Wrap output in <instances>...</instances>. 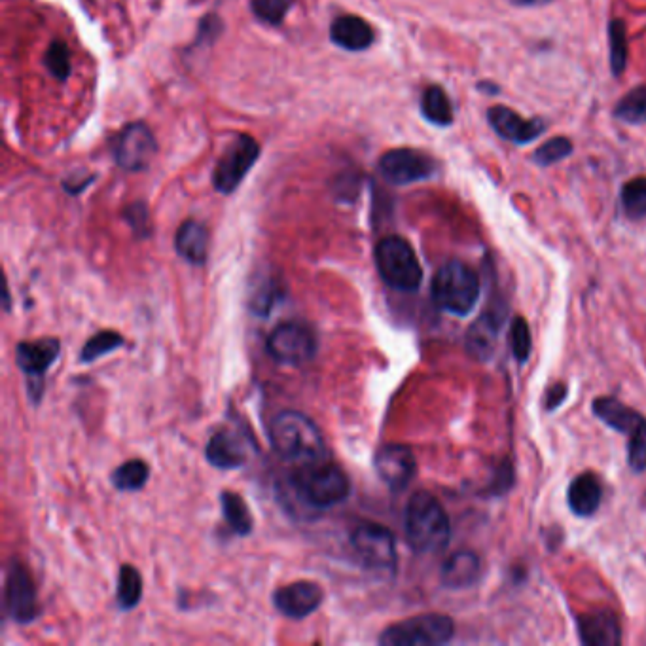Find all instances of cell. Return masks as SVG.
<instances>
[{
  "label": "cell",
  "mask_w": 646,
  "mask_h": 646,
  "mask_svg": "<svg viewBox=\"0 0 646 646\" xmlns=\"http://www.w3.org/2000/svg\"><path fill=\"white\" fill-rule=\"evenodd\" d=\"M330 38L343 50L362 52L374 44L376 35L370 23L359 16H341L332 23Z\"/></svg>",
  "instance_id": "19"
},
{
  "label": "cell",
  "mask_w": 646,
  "mask_h": 646,
  "mask_svg": "<svg viewBox=\"0 0 646 646\" xmlns=\"http://www.w3.org/2000/svg\"><path fill=\"white\" fill-rule=\"evenodd\" d=\"M116 597H118V605L124 611H131V609H135L141 603V597H143V576L139 573V569H135L133 565L120 567Z\"/></svg>",
  "instance_id": "27"
},
{
  "label": "cell",
  "mask_w": 646,
  "mask_h": 646,
  "mask_svg": "<svg viewBox=\"0 0 646 646\" xmlns=\"http://www.w3.org/2000/svg\"><path fill=\"white\" fill-rule=\"evenodd\" d=\"M622 205L629 218L646 216V179H633L622 188Z\"/></svg>",
  "instance_id": "33"
},
{
  "label": "cell",
  "mask_w": 646,
  "mask_h": 646,
  "mask_svg": "<svg viewBox=\"0 0 646 646\" xmlns=\"http://www.w3.org/2000/svg\"><path fill=\"white\" fill-rule=\"evenodd\" d=\"M580 641L588 646H616L622 643V629L611 611L588 612L578 618Z\"/></svg>",
  "instance_id": "17"
},
{
  "label": "cell",
  "mask_w": 646,
  "mask_h": 646,
  "mask_svg": "<svg viewBox=\"0 0 646 646\" xmlns=\"http://www.w3.org/2000/svg\"><path fill=\"white\" fill-rule=\"evenodd\" d=\"M482 561L476 552L461 550L449 557L442 567V584L449 590H465L478 582Z\"/></svg>",
  "instance_id": "20"
},
{
  "label": "cell",
  "mask_w": 646,
  "mask_h": 646,
  "mask_svg": "<svg viewBox=\"0 0 646 646\" xmlns=\"http://www.w3.org/2000/svg\"><path fill=\"white\" fill-rule=\"evenodd\" d=\"M158 146L152 131L144 124H127L114 141V160L118 167L126 171H143L146 169Z\"/></svg>",
  "instance_id": "11"
},
{
  "label": "cell",
  "mask_w": 646,
  "mask_h": 646,
  "mask_svg": "<svg viewBox=\"0 0 646 646\" xmlns=\"http://www.w3.org/2000/svg\"><path fill=\"white\" fill-rule=\"evenodd\" d=\"M258 158H260V144L256 143L251 135L237 137L226 150V154L222 156V160L216 163L215 175H213L216 190L224 196L234 194Z\"/></svg>",
  "instance_id": "9"
},
{
  "label": "cell",
  "mask_w": 646,
  "mask_h": 646,
  "mask_svg": "<svg viewBox=\"0 0 646 646\" xmlns=\"http://www.w3.org/2000/svg\"><path fill=\"white\" fill-rule=\"evenodd\" d=\"M150 468L143 459H131L112 472V484L120 491H139L148 482Z\"/></svg>",
  "instance_id": "28"
},
{
  "label": "cell",
  "mask_w": 646,
  "mask_h": 646,
  "mask_svg": "<svg viewBox=\"0 0 646 646\" xmlns=\"http://www.w3.org/2000/svg\"><path fill=\"white\" fill-rule=\"evenodd\" d=\"M44 63L57 80H67L71 76V52H69L67 44L61 40H54L50 44L46 57H44Z\"/></svg>",
  "instance_id": "34"
},
{
  "label": "cell",
  "mask_w": 646,
  "mask_h": 646,
  "mask_svg": "<svg viewBox=\"0 0 646 646\" xmlns=\"http://www.w3.org/2000/svg\"><path fill=\"white\" fill-rule=\"evenodd\" d=\"M292 2L294 0H252L251 10L258 21L277 27L287 18Z\"/></svg>",
  "instance_id": "32"
},
{
  "label": "cell",
  "mask_w": 646,
  "mask_h": 646,
  "mask_svg": "<svg viewBox=\"0 0 646 646\" xmlns=\"http://www.w3.org/2000/svg\"><path fill=\"white\" fill-rule=\"evenodd\" d=\"M124 345V338L122 334L114 332V330H103V332H97L93 338L86 341V345L82 347V353H80V360L82 362H93V360L101 359L105 357L108 353L120 349Z\"/></svg>",
  "instance_id": "29"
},
{
  "label": "cell",
  "mask_w": 646,
  "mask_h": 646,
  "mask_svg": "<svg viewBox=\"0 0 646 646\" xmlns=\"http://www.w3.org/2000/svg\"><path fill=\"white\" fill-rule=\"evenodd\" d=\"M205 455L213 467L222 468V470L243 467V463L247 459L243 442L230 432L215 434L207 444Z\"/></svg>",
  "instance_id": "24"
},
{
  "label": "cell",
  "mask_w": 646,
  "mask_h": 646,
  "mask_svg": "<svg viewBox=\"0 0 646 646\" xmlns=\"http://www.w3.org/2000/svg\"><path fill=\"white\" fill-rule=\"evenodd\" d=\"M571 152H573V143L567 137H556V139H550V141H546V143L537 148L535 162L542 165V167H548V165H554V163L565 160Z\"/></svg>",
  "instance_id": "35"
},
{
  "label": "cell",
  "mask_w": 646,
  "mask_h": 646,
  "mask_svg": "<svg viewBox=\"0 0 646 646\" xmlns=\"http://www.w3.org/2000/svg\"><path fill=\"white\" fill-rule=\"evenodd\" d=\"M271 444L281 459L296 465L319 463L326 457V444L319 427L300 412H281L271 421Z\"/></svg>",
  "instance_id": "1"
},
{
  "label": "cell",
  "mask_w": 646,
  "mask_h": 646,
  "mask_svg": "<svg viewBox=\"0 0 646 646\" xmlns=\"http://www.w3.org/2000/svg\"><path fill=\"white\" fill-rule=\"evenodd\" d=\"M503 317L495 311H485L484 315L470 326L467 336L468 353L476 360L491 357Z\"/></svg>",
  "instance_id": "22"
},
{
  "label": "cell",
  "mask_w": 646,
  "mask_h": 646,
  "mask_svg": "<svg viewBox=\"0 0 646 646\" xmlns=\"http://www.w3.org/2000/svg\"><path fill=\"white\" fill-rule=\"evenodd\" d=\"M423 116L434 126H449L453 122V108L448 93L440 86L427 88L421 97Z\"/></svg>",
  "instance_id": "26"
},
{
  "label": "cell",
  "mask_w": 646,
  "mask_h": 646,
  "mask_svg": "<svg viewBox=\"0 0 646 646\" xmlns=\"http://www.w3.org/2000/svg\"><path fill=\"white\" fill-rule=\"evenodd\" d=\"M379 173L383 179L395 186H406L419 180L431 179L436 173V162L425 152L412 148H396L389 150L379 160Z\"/></svg>",
  "instance_id": "10"
},
{
  "label": "cell",
  "mask_w": 646,
  "mask_h": 646,
  "mask_svg": "<svg viewBox=\"0 0 646 646\" xmlns=\"http://www.w3.org/2000/svg\"><path fill=\"white\" fill-rule=\"evenodd\" d=\"M510 2L516 4V6H523V8H531V6H544V4H548L552 0H510Z\"/></svg>",
  "instance_id": "39"
},
{
  "label": "cell",
  "mask_w": 646,
  "mask_h": 646,
  "mask_svg": "<svg viewBox=\"0 0 646 646\" xmlns=\"http://www.w3.org/2000/svg\"><path fill=\"white\" fill-rule=\"evenodd\" d=\"M455 633V624L446 614H421L385 629L379 637L383 646L446 645Z\"/></svg>",
  "instance_id": "6"
},
{
  "label": "cell",
  "mask_w": 646,
  "mask_h": 646,
  "mask_svg": "<svg viewBox=\"0 0 646 646\" xmlns=\"http://www.w3.org/2000/svg\"><path fill=\"white\" fill-rule=\"evenodd\" d=\"M266 347L271 359L288 366H298L315 357L319 341L311 326L300 321H288L279 324L271 332Z\"/></svg>",
  "instance_id": "8"
},
{
  "label": "cell",
  "mask_w": 646,
  "mask_h": 646,
  "mask_svg": "<svg viewBox=\"0 0 646 646\" xmlns=\"http://www.w3.org/2000/svg\"><path fill=\"white\" fill-rule=\"evenodd\" d=\"M565 396H567V387H565V385H556V387H552V389L548 391V396H546V408H548V410H554V408H557V406L565 400Z\"/></svg>",
  "instance_id": "38"
},
{
  "label": "cell",
  "mask_w": 646,
  "mask_h": 646,
  "mask_svg": "<svg viewBox=\"0 0 646 646\" xmlns=\"http://www.w3.org/2000/svg\"><path fill=\"white\" fill-rule=\"evenodd\" d=\"M491 127L512 143L525 144L535 141L544 133V124L540 120H525L512 108L493 107L487 114Z\"/></svg>",
  "instance_id": "16"
},
{
  "label": "cell",
  "mask_w": 646,
  "mask_h": 646,
  "mask_svg": "<svg viewBox=\"0 0 646 646\" xmlns=\"http://www.w3.org/2000/svg\"><path fill=\"white\" fill-rule=\"evenodd\" d=\"M220 504H222L224 520L228 521V525L235 535H239V537L251 535L254 520H252L251 510L243 501V497H239L234 491H222Z\"/></svg>",
  "instance_id": "25"
},
{
  "label": "cell",
  "mask_w": 646,
  "mask_h": 646,
  "mask_svg": "<svg viewBox=\"0 0 646 646\" xmlns=\"http://www.w3.org/2000/svg\"><path fill=\"white\" fill-rule=\"evenodd\" d=\"M175 247L186 262H190L194 266H203L207 262V254H209L207 228L196 220H186L177 232Z\"/></svg>",
  "instance_id": "23"
},
{
  "label": "cell",
  "mask_w": 646,
  "mask_h": 646,
  "mask_svg": "<svg viewBox=\"0 0 646 646\" xmlns=\"http://www.w3.org/2000/svg\"><path fill=\"white\" fill-rule=\"evenodd\" d=\"M6 609L18 624H29L40 614L33 578L16 559L6 575Z\"/></svg>",
  "instance_id": "12"
},
{
  "label": "cell",
  "mask_w": 646,
  "mask_h": 646,
  "mask_svg": "<svg viewBox=\"0 0 646 646\" xmlns=\"http://www.w3.org/2000/svg\"><path fill=\"white\" fill-rule=\"evenodd\" d=\"M376 470L381 482L391 491H404L415 476L417 463L412 449L402 444H389L377 451Z\"/></svg>",
  "instance_id": "14"
},
{
  "label": "cell",
  "mask_w": 646,
  "mask_h": 646,
  "mask_svg": "<svg viewBox=\"0 0 646 646\" xmlns=\"http://www.w3.org/2000/svg\"><path fill=\"white\" fill-rule=\"evenodd\" d=\"M323 599V588L317 582L309 580L292 582L273 593V605L277 607V611L294 620L313 614L323 605Z\"/></svg>",
  "instance_id": "15"
},
{
  "label": "cell",
  "mask_w": 646,
  "mask_h": 646,
  "mask_svg": "<svg viewBox=\"0 0 646 646\" xmlns=\"http://www.w3.org/2000/svg\"><path fill=\"white\" fill-rule=\"evenodd\" d=\"M601 501H603L601 482L592 472H584V474L576 476L573 484L569 485L567 503L576 516L590 518L599 510Z\"/></svg>",
  "instance_id": "21"
},
{
  "label": "cell",
  "mask_w": 646,
  "mask_h": 646,
  "mask_svg": "<svg viewBox=\"0 0 646 646\" xmlns=\"http://www.w3.org/2000/svg\"><path fill=\"white\" fill-rule=\"evenodd\" d=\"M431 294L434 304L457 317H467L480 300V279L476 271L459 260H451L436 271Z\"/></svg>",
  "instance_id": "4"
},
{
  "label": "cell",
  "mask_w": 646,
  "mask_h": 646,
  "mask_svg": "<svg viewBox=\"0 0 646 646\" xmlns=\"http://www.w3.org/2000/svg\"><path fill=\"white\" fill-rule=\"evenodd\" d=\"M127 222L129 226L135 230V234L148 235L150 234V216H148V209L144 203H133L129 209H126Z\"/></svg>",
  "instance_id": "37"
},
{
  "label": "cell",
  "mask_w": 646,
  "mask_h": 646,
  "mask_svg": "<svg viewBox=\"0 0 646 646\" xmlns=\"http://www.w3.org/2000/svg\"><path fill=\"white\" fill-rule=\"evenodd\" d=\"M351 546L360 563L376 573L396 571V542L393 533L377 523H360L351 533Z\"/></svg>",
  "instance_id": "7"
},
{
  "label": "cell",
  "mask_w": 646,
  "mask_h": 646,
  "mask_svg": "<svg viewBox=\"0 0 646 646\" xmlns=\"http://www.w3.org/2000/svg\"><path fill=\"white\" fill-rule=\"evenodd\" d=\"M593 413L599 421L609 425L614 431L626 434L628 438L646 429V417L622 404L618 398L601 396L593 400Z\"/></svg>",
  "instance_id": "18"
},
{
  "label": "cell",
  "mask_w": 646,
  "mask_h": 646,
  "mask_svg": "<svg viewBox=\"0 0 646 646\" xmlns=\"http://www.w3.org/2000/svg\"><path fill=\"white\" fill-rule=\"evenodd\" d=\"M406 540L415 554H438L449 544L451 527L444 506L427 493H415L404 516Z\"/></svg>",
  "instance_id": "2"
},
{
  "label": "cell",
  "mask_w": 646,
  "mask_h": 646,
  "mask_svg": "<svg viewBox=\"0 0 646 646\" xmlns=\"http://www.w3.org/2000/svg\"><path fill=\"white\" fill-rule=\"evenodd\" d=\"M376 268L383 283L398 292H415L423 281L417 254L400 235H389L377 243Z\"/></svg>",
  "instance_id": "5"
},
{
  "label": "cell",
  "mask_w": 646,
  "mask_h": 646,
  "mask_svg": "<svg viewBox=\"0 0 646 646\" xmlns=\"http://www.w3.org/2000/svg\"><path fill=\"white\" fill-rule=\"evenodd\" d=\"M61 343L55 338H42L35 341H21L16 347V360L21 372L36 381L33 393H36V400L42 395V377L54 366L55 360L59 357Z\"/></svg>",
  "instance_id": "13"
},
{
  "label": "cell",
  "mask_w": 646,
  "mask_h": 646,
  "mask_svg": "<svg viewBox=\"0 0 646 646\" xmlns=\"http://www.w3.org/2000/svg\"><path fill=\"white\" fill-rule=\"evenodd\" d=\"M510 343H512V353L518 359L520 364L527 362L529 355H531V347H533V340H531V330L529 324L523 317H516L510 326Z\"/></svg>",
  "instance_id": "36"
},
{
  "label": "cell",
  "mask_w": 646,
  "mask_h": 646,
  "mask_svg": "<svg viewBox=\"0 0 646 646\" xmlns=\"http://www.w3.org/2000/svg\"><path fill=\"white\" fill-rule=\"evenodd\" d=\"M618 120L628 124H646V86L629 91L614 108Z\"/></svg>",
  "instance_id": "30"
},
{
  "label": "cell",
  "mask_w": 646,
  "mask_h": 646,
  "mask_svg": "<svg viewBox=\"0 0 646 646\" xmlns=\"http://www.w3.org/2000/svg\"><path fill=\"white\" fill-rule=\"evenodd\" d=\"M290 487L307 508L324 510L343 503L349 497L351 482L340 467L319 461L298 468L290 476Z\"/></svg>",
  "instance_id": "3"
},
{
  "label": "cell",
  "mask_w": 646,
  "mask_h": 646,
  "mask_svg": "<svg viewBox=\"0 0 646 646\" xmlns=\"http://www.w3.org/2000/svg\"><path fill=\"white\" fill-rule=\"evenodd\" d=\"M609 42H611V69L612 74H622L628 61V36L626 25L620 19H612L609 25Z\"/></svg>",
  "instance_id": "31"
}]
</instances>
